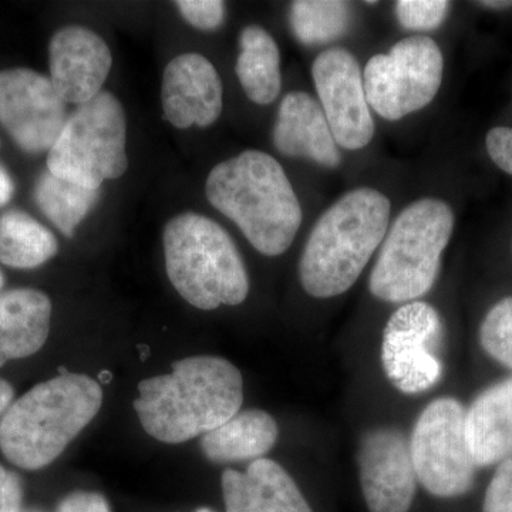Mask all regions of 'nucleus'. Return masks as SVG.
Here are the masks:
<instances>
[{
	"mask_svg": "<svg viewBox=\"0 0 512 512\" xmlns=\"http://www.w3.org/2000/svg\"><path fill=\"white\" fill-rule=\"evenodd\" d=\"M134 409L147 434L167 444L204 436L227 423L244 402L241 372L218 356L173 363L170 375L138 384Z\"/></svg>",
	"mask_w": 512,
	"mask_h": 512,
	"instance_id": "1",
	"label": "nucleus"
},
{
	"mask_svg": "<svg viewBox=\"0 0 512 512\" xmlns=\"http://www.w3.org/2000/svg\"><path fill=\"white\" fill-rule=\"evenodd\" d=\"M205 194L266 256L288 251L301 228L298 195L282 165L264 151H244L215 165Z\"/></svg>",
	"mask_w": 512,
	"mask_h": 512,
	"instance_id": "2",
	"label": "nucleus"
},
{
	"mask_svg": "<svg viewBox=\"0 0 512 512\" xmlns=\"http://www.w3.org/2000/svg\"><path fill=\"white\" fill-rule=\"evenodd\" d=\"M389 198L373 188L346 192L313 227L301 262L299 278L313 298H335L356 284L390 220Z\"/></svg>",
	"mask_w": 512,
	"mask_h": 512,
	"instance_id": "3",
	"label": "nucleus"
},
{
	"mask_svg": "<svg viewBox=\"0 0 512 512\" xmlns=\"http://www.w3.org/2000/svg\"><path fill=\"white\" fill-rule=\"evenodd\" d=\"M103 392L96 380L64 372L36 384L0 419V450L23 470L52 464L96 417Z\"/></svg>",
	"mask_w": 512,
	"mask_h": 512,
	"instance_id": "4",
	"label": "nucleus"
},
{
	"mask_svg": "<svg viewBox=\"0 0 512 512\" xmlns=\"http://www.w3.org/2000/svg\"><path fill=\"white\" fill-rule=\"evenodd\" d=\"M165 268L177 292L195 308L214 311L247 299L249 278L237 245L217 222L184 212L164 229Z\"/></svg>",
	"mask_w": 512,
	"mask_h": 512,
	"instance_id": "5",
	"label": "nucleus"
},
{
	"mask_svg": "<svg viewBox=\"0 0 512 512\" xmlns=\"http://www.w3.org/2000/svg\"><path fill=\"white\" fill-rule=\"evenodd\" d=\"M454 231L447 202L421 198L400 212L382 242L369 289L382 301L412 302L436 284L441 255Z\"/></svg>",
	"mask_w": 512,
	"mask_h": 512,
	"instance_id": "6",
	"label": "nucleus"
},
{
	"mask_svg": "<svg viewBox=\"0 0 512 512\" xmlns=\"http://www.w3.org/2000/svg\"><path fill=\"white\" fill-rule=\"evenodd\" d=\"M126 141L123 106L110 92H101L67 117L47 154V171L80 187L99 190L104 181L126 173Z\"/></svg>",
	"mask_w": 512,
	"mask_h": 512,
	"instance_id": "7",
	"label": "nucleus"
},
{
	"mask_svg": "<svg viewBox=\"0 0 512 512\" xmlns=\"http://www.w3.org/2000/svg\"><path fill=\"white\" fill-rule=\"evenodd\" d=\"M443 73V53L431 37H406L387 55L379 53L367 62V104L383 119L402 120L429 106L439 93Z\"/></svg>",
	"mask_w": 512,
	"mask_h": 512,
	"instance_id": "8",
	"label": "nucleus"
},
{
	"mask_svg": "<svg viewBox=\"0 0 512 512\" xmlns=\"http://www.w3.org/2000/svg\"><path fill=\"white\" fill-rule=\"evenodd\" d=\"M410 451L417 480L440 498L473 488L477 466L468 447L466 409L453 397L434 400L414 426Z\"/></svg>",
	"mask_w": 512,
	"mask_h": 512,
	"instance_id": "9",
	"label": "nucleus"
},
{
	"mask_svg": "<svg viewBox=\"0 0 512 512\" xmlns=\"http://www.w3.org/2000/svg\"><path fill=\"white\" fill-rule=\"evenodd\" d=\"M441 339L443 322L429 303L409 302L393 313L383 332L382 363L399 392L419 394L439 382Z\"/></svg>",
	"mask_w": 512,
	"mask_h": 512,
	"instance_id": "10",
	"label": "nucleus"
},
{
	"mask_svg": "<svg viewBox=\"0 0 512 512\" xmlns=\"http://www.w3.org/2000/svg\"><path fill=\"white\" fill-rule=\"evenodd\" d=\"M66 101L35 70L0 72V126L28 154L50 151L67 121Z\"/></svg>",
	"mask_w": 512,
	"mask_h": 512,
	"instance_id": "11",
	"label": "nucleus"
},
{
	"mask_svg": "<svg viewBox=\"0 0 512 512\" xmlns=\"http://www.w3.org/2000/svg\"><path fill=\"white\" fill-rule=\"evenodd\" d=\"M312 77L336 144L345 150L369 146L375 121L356 57L342 47L325 50L313 62Z\"/></svg>",
	"mask_w": 512,
	"mask_h": 512,
	"instance_id": "12",
	"label": "nucleus"
},
{
	"mask_svg": "<svg viewBox=\"0 0 512 512\" xmlns=\"http://www.w3.org/2000/svg\"><path fill=\"white\" fill-rule=\"evenodd\" d=\"M359 477L370 512H409L417 488L410 441L402 431H367L360 441Z\"/></svg>",
	"mask_w": 512,
	"mask_h": 512,
	"instance_id": "13",
	"label": "nucleus"
},
{
	"mask_svg": "<svg viewBox=\"0 0 512 512\" xmlns=\"http://www.w3.org/2000/svg\"><path fill=\"white\" fill-rule=\"evenodd\" d=\"M111 64L109 46L93 30L67 26L50 40V80L66 103L80 106L103 92Z\"/></svg>",
	"mask_w": 512,
	"mask_h": 512,
	"instance_id": "14",
	"label": "nucleus"
},
{
	"mask_svg": "<svg viewBox=\"0 0 512 512\" xmlns=\"http://www.w3.org/2000/svg\"><path fill=\"white\" fill-rule=\"evenodd\" d=\"M161 101L165 119L174 127L211 126L224 107L220 74L198 53L177 56L165 67Z\"/></svg>",
	"mask_w": 512,
	"mask_h": 512,
	"instance_id": "15",
	"label": "nucleus"
},
{
	"mask_svg": "<svg viewBox=\"0 0 512 512\" xmlns=\"http://www.w3.org/2000/svg\"><path fill=\"white\" fill-rule=\"evenodd\" d=\"M274 146L286 157L309 158L326 168H338L342 156L325 113L311 94H286L272 133Z\"/></svg>",
	"mask_w": 512,
	"mask_h": 512,
	"instance_id": "16",
	"label": "nucleus"
},
{
	"mask_svg": "<svg viewBox=\"0 0 512 512\" xmlns=\"http://www.w3.org/2000/svg\"><path fill=\"white\" fill-rule=\"evenodd\" d=\"M227 512H313L292 477L274 460L259 458L247 471L225 470Z\"/></svg>",
	"mask_w": 512,
	"mask_h": 512,
	"instance_id": "17",
	"label": "nucleus"
},
{
	"mask_svg": "<svg viewBox=\"0 0 512 512\" xmlns=\"http://www.w3.org/2000/svg\"><path fill=\"white\" fill-rule=\"evenodd\" d=\"M52 322V302L36 289L0 292V367L25 359L45 346Z\"/></svg>",
	"mask_w": 512,
	"mask_h": 512,
	"instance_id": "18",
	"label": "nucleus"
},
{
	"mask_svg": "<svg viewBox=\"0 0 512 512\" xmlns=\"http://www.w3.org/2000/svg\"><path fill=\"white\" fill-rule=\"evenodd\" d=\"M466 434L478 467H490L512 457V377L493 384L466 412Z\"/></svg>",
	"mask_w": 512,
	"mask_h": 512,
	"instance_id": "19",
	"label": "nucleus"
},
{
	"mask_svg": "<svg viewBox=\"0 0 512 512\" xmlns=\"http://www.w3.org/2000/svg\"><path fill=\"white\" fill-rule=\"evenodd\" d=\"M278 434V424L271 414L259 409L244 410L202 436V453L217 464L256 461L272 450Z\"/></svg>",
	"mask_w": 512,
	"mask_h": 512,
	"instance_id": "20",
	"label": "nucleus"
},
{
	"mask_svg": "<svg viewBox=\"0 0 512 512\" xmlns=\"http://www.w3.org/2000/svg\"><path fill=\"white\" fill-rule=\"evenodd\" d=\"M237 72L239 83L252 103L266 106L281 93V52L274 37L261 26H248L239 36Z\"/></svg>",
	"mask_w": 512,
	"mask_h": 512,
	"instance_id": "21",
	"label": "nucleus"
},
{
	"mask_svg": "<svg viewBox=\"0 0 512 512\" xmlns=\"http://www.w3.org/2000/svg\"><path fill=\"white\" fill-rule=\"evenodd\" d=\"M59 251V244L45 225L26 212L12 210L0 215V262L16 269L45 264Z\"/></svg>",
	"mask_w": 512,
	"mask_h": 512,
	"instance_id": "22",
	"label": "nucleus"
},
{
	"mask_svg": "<svg viewBox=\"0 0 512 512\" xmlns=\"http://www.w3.org/2000/svg\"><path fill=\"white\" fill-rule=\"evenodd\" d=\"M37 207L66 237H73L97 200L99 190H89L46 171L35 187Z\"/></svg>",
	"mask_w": 512,
	"mask_h": 512,
	"instance_id": "23",
	"label": "nucleus"
},
{
	"mask_svg": "<svg viewBox=\"0 0 512 512\" xmlns=\"http://www.w3.org/2000/svg\"><path fill=\"white\" fill-rule=\"evenodd\" d=\"M352 22V9L340 0H296L289 23L293 35L305 46H320L345 36Z\"/></svg>",
	"mask_w": 512,
	"mask_h": 512,
	"instance_id": "24",
	"label": "nucleus"
},
{
	"mask_svg": "<svg viewBox=\"0 0 512 512\" xmlns=\"http://www.w3.org/2000/svg\"><path fill=\"white\" fill-rule=\"evenodd\" d=\"M480 343L488 356L512 370V296L495 303L485 315Z\"/></svg>",
	"mask_w": 512,
	"mask_h": 512,
	"instance_id": "25",
	"label": "nucleus"
},
{
	"mask_svg": "<svg viewBox=\"0 0 512 512\" xmlns=\"http://www.w3.org/2000/svg\"><path fill=\"white\" fill-rule=\"evenodd\" d=\"M450 9L446 0H399L396 16L407 30H434L443 25Z\"/></svg>",
	"mask_w": 512,
	"mask_h": 512,
	"instance_id": "26",
	"label": "nucleus"
},
{
	"mask_svg": "<svg viewBox=\"0 0 512 512\" xmlns=\"http://www.w3.org/2000/svg\"><path fill=\"white\" fill-rule=\"evenodd\" d=\"M175 5L194 28L211 32L224 23L225 3L221 0H178Z\"/></svg>",
	"mask_w": 512,
	"mask_h": 512,
	"instance_id": "27",
	"label": "nucleus"
},
{
	"mask_svg": "<svg viewBox=\"0 0 512 512\" xmlns=\"http://www.w3.org/2000/svg\"><path fill=\"white\" fill-rule=\"evenodd\" d=\"M483 512H512V457L503 461L485 491Z\"/></svg>",
	"mask_w": 512,
	"mask_h": 512,
	"instance_id": "28",
	"label": "nucleus"
},
{
	"mask_svg": "<svg viewBox=\"0 0 512 512\" xmlns=\"http://www.w3.org/2000/svg\"><path fill=\"white\" fill-rule=\"evenodd\" d=\"M488 156L498 168L512 175V128H491L485 138Z\"/></svg>",
	"mask_w": 512,
	"mask_h": 512,
	"instance_id": "29",
	"label": "nucleus"
},
{
	"mask_svg": "<svg viewBox=\"0 0 512 512\" xmlns=\"http://www.w3.org/2000/svg\"><path fill=\"white\" fill-rule=\"evenodd\" d=\"M23 511V484L18 474L0 466V512Z\"/></svg>",
	"mask_w": 512,
	"mask_h": 512,
	"instance_id": "30",
	"label": "nucleus"
},
{
	"mask_svg": "<svg viewBox=\"0 0 512 512\" xmlns=\"http://www.w3.org/2000/svg\"><path fill=\"white\" fill-rule=\"evenodd\" d=\"M56 512H111L106 498L94 491H74L66 495Z\"/></svg>",
	"mask_w": 512,
	"mask_h": 512,
	"instance_id": "31",
	"label": "nucleus"
},
{
	"mask_svg": "<svg viewBox=\"0 0 512 512\" xmlns=\"http://www.w3.org/2000/svg\"><path fill=\"white\" fill-rule=\"evenodd\" d=\"M13 191H15V184H13L8 171L0 165V207L8 204Z\"/></svg>",
	"mask_w": 512,
	"mask_h": 512,
	"instance_id": "32",
	"label": "nucleus"
},
{
	"mask_svg": "<svg viewBox=\"0 0 512 512\" xmlns=\"http://www.w3.org/2000/svg\"><path fill=\"white\" fill-rule=\"evenodd\" d=\"M13 396H15L13 387L10 386L9 382H6L5 379L0 377V419H2L6 410L9 409L10 404L13 403Z\"/></svg>",
	"mask_w": 512,
	"mask_h": 512,
	"instance_id": "33",
	"label": "nucleus"
},
{
	"mask_svg": "<svg viewBox=\"0 0 512 512\" xmlns=\"http://www.w3.org/2000/svg\"><path fill=\"white\" fill-rule=\"evenodd\" d=\"M478 5L483 6V8L493 9V10H504L508 8H512V2L510 0H487V2H478Z\"/></svg>",
	"mask_w": 512,
	"mask_h": 512,
	"instance_id": "34",
	"label": "nucleus"
},
{
	"mask_svg": "<svg viewBox=\"0 0 512 512\" xmlns=\"http://www.w3.org/2000/svg\"><path fill=\"white\" fill-rule=\"evenodd\" d=\"M100 379H101V382H103V383L110 382L111 375H110L109 372H101L100 373Z\"/></svg>",
	"mask_w": 512,
	"mask_h": 512,
	"instance_id": "35",
	"label": "nucleus"
},
{
	"mask_svg": "<svg viewBox=\"0 0 512 512\" xmlns=\"http://www.w3.org/2000/svg\"><path fill=\"white\" fill-rule=\"evenodd\" d=\"M22 512H43V511L36 510V508H23Z\"/></svg>",
	"mask_w": 512,
	"mask_h": 512,
	"instance_id": "36",
	"label": "nucleus"
},
{
	"mask_svg": "<svg viewBox=\"0 0 512 512\" xmlns=\"http://www.w3.org/2000/svg\"><path fill=\"white\" fill-rule=\"evenodd\" d=\"M3 284H5V278H3V274L0 272V289H2Z\"/></svg>",
	"mask_w": 512,
	"mask_h": 512,
	"instance_id": "37",
	"label": "nucleus"
},
{
	"mask_svg": "<svg viewBox=\"0 0 512 512\" xmlns=\"http://www.w3.org/2000/svg\"><path fill=\"white\" fill-rule=\"evenodd\" d=\"M197 512H212V511L207 510V508H204V510H200V511H197Z\"/></svg>",
	"mask_w": 512,
	"mask_h": 512,
	"instance_id": "38",
	"label": "nucleus"
}]
</instances>
